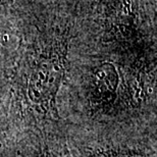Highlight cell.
<instances>
[{"label": "cell", "mask_w": 157, "mask_h": 157, "mask_svg": "<svg viewBox=\"0 0 157 157\" xmlns=\"http://www.w3.org/2000/svg\"><path fill=\"white\" fill-rule=\"evenodd\" d=\"M67 41L55 39L40 53L27 81V97L34 108L43 114L56 115V97L67 67Z\"/></svg>", "instance_id": "obj_1"}, {"label": "cell", "mask_w": 157, "mask_h": 157, "mask_svg": "<svg viewBox=\"0 0 157 157\" xmlns=\"http://www.w3.org/2000/svg\"><path fill=\"white\" fill-rule=\"evenodd\" d=\"M121 75L111 62H103L96 67L91 77L89 101L96 111H110L117 101Z\"/></svg>", "instance_id": "obj_2"}, {"label": "cell", "mask_w": 157, "mask_h": 157, "mask_svg": "<svg viewBox=\"0 0 157 157\" xmlns=\"http://www.w3.org/2000/svg\"><path fill=\"white\" fill-rule=\"evenodd\" d=\"M89 157H154L142 149L122 147H99L90 152Z\"/></svg>", "instance_id": "obj_3"}, {"label": "cell", "mask_w": 157, "mask_h": 157, "mask_svg": "<svg viewBox=\"0 0 157 157\" xmlns=\"http://www.w3.org/2000/svg\"><path fill=\"white\" fill-rule=\"evenodd\" d=\"M39 157H68V156L64 155L63 153H61V152H56V151H53V150L46 149L41 153Z\"/></svg>", "instance_id": "obj_4"}, {"label": "cell", "mask_w": 157, "mask_h": 157, "mask_svg": "<svg viewBox=\"0 0 157 157\" xmlns=\"http://www.w3.org/2000/svg\"><path fill=\"white\" fill-rule=\"evenodd\" d=\"M14 0H0V7H3V6H7L9 4H11Z\"/></svg>", "instance_id": "obj_5"}]
</instances>
